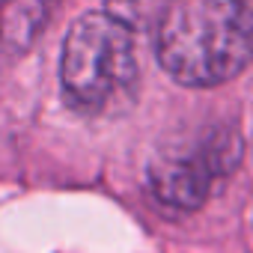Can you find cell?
Wrapping results in <instances>:
<instances>
[{
    "label": "cell",
    "mask_w": 253,
    "mask_h": 253,
    "mask_svg": "<svg viewBox=\"0 0 253 253\" xmlns=\"http://www.w3.org/2000/svg\"><path fill=\"white\" fill-rule=\"evenodd\" d=\"M155 57L182 86H220L253 63V0H170Z\"/></svg>",
    "instance_id": "cell-1"
},
{
    "label": "cell",
    "mask_w": 253,
    "mask_h": 253,
    "mask_svg": "<svg viewBox=\"0 0 253 253\" xmlns=\"http://www.w3.org/2000/svg\"><path fill=\"white\" fill-rule=\"evenodd\" d=\"M140 84L137 30L128 15L89 9L72 21L60 54V86L78 113L104 116L134 101Z\"/></svg>",
    "instance_id": "cell-2"
},
{
    "label": "cell",
    "mask_w": 253,
    "mask_h": 253,
    "mask_svg": "<svg viewBox=\"0 0 253 253\" xmlns=\"http://www.w3.org/2000/svg\"><path fill=\"white\" fill-rule=\"evenodd\" d=\"M241 155V140L232 128H211L188 146L164 152L152 170V191L173 209H197L211 194L214 182L226 176Z\"/></svg>",
    "instance_id": "cell-3"
},
{
    "label": "cell",
    "mask_w": 253,
    "mask_h": 253,
    "mask_svg": "<svg viewBox=\"0 0 253 253\" xmlns=\"http://www.w3.org/2000/svg\"><path fill=\"white\" fill-rule=\"evenodd\" d=\"M45 18H48V6L42 0H12L3 9V27H0V33L12 45L15 42H30L42 30Z\"/></svg>",
    "instance_id": "cell-4"
}]
</instances>
